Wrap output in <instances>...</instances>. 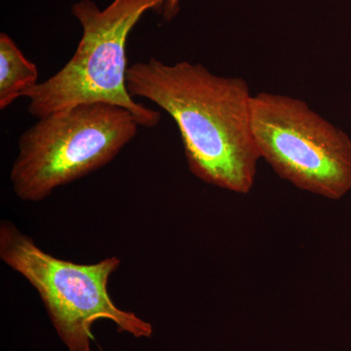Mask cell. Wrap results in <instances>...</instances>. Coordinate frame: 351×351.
I'll list each match as a JSON object with an SVG mask.
<instances>
[{"label":"cell","mask_w":351,"mask_h":351,"mask_svg":"<svg viewBox=\"0 0 351 351\" xmlns=\"http://www.w3.org/2000/svg\"><path fill=\"white\" fill-rule=\"evenodd\" d=\"M132 98L165 110L181 134L189 169L200 181L248 195L261 156L251 127L252 95L240 77L214 75L202 64L156 58L127 69Z\"/></svg>","instance_id":"cell-1"},{"label":"cell","mask_w":351,"mask_h":351,"mask_svg":"<svg viewBox=\"0 0 351 351\" xmlns=\"http://www.w3.org/2000/svg\"><path fill=\"white\" fill-rule=\"evenodd\" d=\"M167 0H112L105 9L92 0L71 6L82 27L73 56L57 73L27 90V112L36 119L80 104L106 103L126 108L138 125H158L160 112L134 101L126 85L129 34L149 10L162 12Z\"/></svg>","instance_id":"cell-2"},{"label":"cell","mask_w":351,"mask_h":351,"mask_svg":"<svg viewBox=\"0 0 351 351\" xmlns=\"http://www.w3.org/2000/svg\"><path fill=\"white\" fill-rule=\"evenodd\" d=\"M138 126L126 108L106 103L80 104L38 119L19 138L10 171L14 193L29 202L46 199L112 162Z\"/></svg>","instance_id":"cell-3"},{"label":"cell","mask_w":351,"mask_h":351,"mask_svg":"<svg viewBox=\"0 0 351 351\" xmlns=\"http://www.w3.org/2000/svg\"><path fill=\"white\" fill-rule=\"evenodd\" d=\"M0 260L21 274L38 293L58 336L69 351H93L92 326L112 321L117 331L149 339L151 323L119 308L108 293L110 276L121 260L108 257L83 265L43 250L12 221H0Z\"/></svg>","instance_id":"cell-4"},{"label":"cell","mask_w":351,"mask_h":351,"mask_svg":"<svg viewBox=\"0 0 351 351\" xmlns=\"http://www.w3.org/2000/svg\"><path fill=\"white\" fill-rule=\"evenodd\" d=\"M251 127L261 158L295 188L339 200L351 191V138L300 99L252 97Z\"/></svg>","instance_id":"cell-5"},{"label":"cell","mask_w":351,"mask_h":351,"mask_svg":"<svg viewBox=\"0 0 351 351\" xmlns=\"http://www.w3.org/2000/svg\"><path fill=\"white\" fill-rule=\"evenodd\" d=\"M38 69L5 32L0 34V110L38 84Z\"/></svg>","instance_id":"cell-6"},{"label":"cell","mask_w":351,"mask_h":351,"mask_svg":"<svg viewBox=\"0 0 351 351\" xmlns=\"http://www.w3.org/2000/svg\"><path fill=\"white\" fill-rule=\"evenodd\" d=\"M180 9V0H167L164 4L162 16L164 20L170 22L178 15Z\"/></svg>","instance_id":"cell-7"}]
</instances>
